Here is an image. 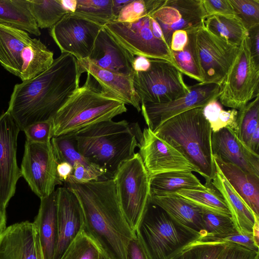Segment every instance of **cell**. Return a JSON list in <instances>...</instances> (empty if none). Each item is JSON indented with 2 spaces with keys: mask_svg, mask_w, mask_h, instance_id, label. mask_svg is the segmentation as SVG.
I'll list each match as a JSON object with an SVG mask.
<instances>
[{
  "mask_svg": "<svg viewBox=\"0 0 259 259\" xmlns=\"http://www.w3.org/2000/svg\"><path fill=\"white\" fill-rule=\"evenodd\" d=\"M79 82L76 58L61 53L48 69L15 84L7 111L22 131L30 124L52 119Z\"/></svg>",
  "mask_w": 259,
  "mask_h": 259,
  "instance_id": "cell-1",
  "label": "cell"
},
{
  "mask_svg": "<svg viewBox=\"0 0 259 259\" xmlns=\"http://www.w3.org/2000/svg\"><path fill=\"white\" fill-rule=\"evenodd\" d=\"M65 184L78 199L84 213V230L111 259H125V249L136 233L121 209L113 179Z\"/></svg>",
  "mask_w": 259,
  "mask_h": 259,
  "instance_id": "cell-2",
  "label": "cell"
},
{
  "mask_svg": "<svg viewBox=\"0 0 259 259\" xmlns=\"http://www.w3.org/2000/svg\"><path fill=\"white\" fill-rule=\"evenodd\" d=\"M142 137L137 123L125 120L99 122L75 133L77 149L90 162L112 179L119 166L135 154Z\"/></svg>",
  "mask_w": 259,
  "mask_h": 259,
  "instance_id": "cell-3",
  "label": "cell"
},
{
  "mask_svg": "<svg viewBox=\"0 0 259 259\" xmlns=\"http://www.w3.org/2000/svg\"><path fill=\"white\" fill-rule=\"evenodd\" d=\"M203 107L193 108L169 119L153 132L177 149L210 184L216 173L211 148L212 132Z\"/></svg>",
  "mask_w": 259,
  "mask_h": 259,
  "instance_id": "cell-4",
  "label": "cell"
},
{
  "mask_svg": "<svg viewBox=\"0 0 259 259\" xmlns=\"http://www.w3.org/2000/svg\"><path fill=\"white\" fill-rule=\"evenodd\" d=\"M126 111L123 103L99 90L87 74L83 85L74 91L53 117V137L76 133Z\"/></svg>",
  "mask_w": 259,
  "mask_h": 259,
  "instance_id": "cell-5",
  "label": "cell"
},
{
  "mask_svg": "<svg viewBox=\"0 0 259 259\" xmlns=\"http://www.w3.org/2000/svg\"><path fill=\"white\" fill-rule=\"evenodd\" d=\"M135 233L149 259H171L200 238L150 199Z\"/></svg>",
  "mask_w": 259,
  "mask_h": 259,
  "instance_id": "cell-6",
  "label": "cell"
},
{
  "mask_svg": "<svg viewBox=\"0 0 259 259\" xmlns=\"http://www.w3.org/2000/svg\"><path fill=\"white\" fill-rule=\"evenodd\" d=\"M54 54L25 31L0 24V64L22 81L38 75L52 65Z\"/></svg>",
  "mask_w": 259,
  "mask_h": 259,
  "instance_id": "cell-7",
  "label": "cell"
},
{
  "mask_svg": "<svg viewBox=\"0 0 259 259\" xmlns=\"http://www.w3.org/2000/svg\"><path fill=\"white\" fill-rule=\"evenodd\" d=\"M150 179L139 152L123 162L112 178L122 211L135 232L150 201Z\"/></svg>",
  "mask_w": 259,
  "mask_h": 259,
  "instance_id": "cell-8",
  "label": "cell"
},
{
  "mask_svg": "<svg viewBox=\"0 0 259 259\" xmlns=\"http://www.w3.org/2000/svg\"><path fill=\"white\" fill-rule=\"evenodd\" d=\"M187 33L202 83L221 86L238 55L239 46L212 33L204 24Z\"/></svg>",
  "mask_w": 259,
  "mask_h": 259,
  "instance_id": "cell-9",
  "label": "cell"
},
{
  "mask_svg": "<svg viewBox=\"0 0 259 259\" xmlns=\"http://www.w3.org/2000/svg\"><path fill=\"white\" fill-rule=\"evenodd\" d=\"M248 34L221 85L219 98L223 105L236 110L259 96V64L251 54Z\"/></svg>",
  "mask_w": 259,
  "mask_h": 259,
  "instance_id": "cell-10",
  "label": "cell"
},
{
  "mask_svg": "<svg viewBox=\"0 0 259 259\" xmlns=\"http://www.w3.org/2000/svg\"><path fill=\"white\" fill-rule=\"evenodd\" d=\"M146 71H135L134 85L142 103L158 104L174 100L189 91L183 74L170 62L150 59Z\"/></svg>",
  "mask_w": 259,
  "mask_h": 259,
  "instance_id": "cell-11",
  "label": "cell"
},
{
  "mask_svg": "<svg viewBox=\"0 0 259 259\" xmlns=\"http://www.w3.org/2000/svg\"><path fill=\"white\" fill-rule=\"evenodd\" d=\"M103 27L115 41L134 56L164 60L179 69L170 47L153 35L148 15L134 22L114 21Z\"/></svg>",
  "mask_w": 259,
  "mask_h": 259,
  "instance_id": "cell-12",
  "label": "cell"
},
{
  "mask_svg": "<svg viewBox=\"0 0 259 259\" xmlns=\"http://www.w3.org/2000/svg\"><path fill=\"white\" fill-rule=\"evenodd\" d=\"M57 164L51 142L26 140L20 168L21 176L40 199L51 194L56 185L62 184L57 174Z\"/></svg>",
  "mask_w": 259,
  "mask_h": 259,
  "instance_id": "cell-13",
  "label": "cell"
},
{
  "mask_svg": "<svg viewBox=\"0 0 259 259\" xmlns=\"http://www.w3.org/2000/svg\"><path fill=\"white\" fill-rule=\"evenodd\" d=\"M221 86L198 83L189 86V91L171 101L158 104L142 103L141 111L145 122L153 132L169 119L189 110L203 107L210 102L219 100Z\"/></svg>",
  "mask_w": 259,
  "mask_h": 259,
  "instance_id": "cell-14",
  "label": "cell"
},
{
  "mask_svg": "<svg viewBox=\"0 0 259 259\" xmlns=\"http://www.w3.org/2000/svg\"><path fill=\"white\" fill-rule=\"evenodd\" d=\"M103 27L73 13H68L51 28L50 35L61 53L71 54L79 60L89 57Z\"/></svg>",
  "mask_w": 259,
  "mask_h": 259,
  "instance_id": "cell-15",
  "label": "cell"
},
{
  "mask_svg": "<svg viewBox=\"0 0 259 259\" xmlns=\"http://www.w3.org/2000/svg\"><path fill=\"white\" fill-rule=\"evenodd\" d=\"M20 131L7 111L0 116V210L6 213L22 177L17 160V139Z\"/></svg>",
  "mask_w": 259,
  "mask_h": 259,
  "instance_id": "cell-16",
  "label": "cell"
},
{
  "mask_svg": "<svg viewBox=\"0 0 259 259\" xmlns=\"http://www.w3.org/2000/svg\"><path fill=\"white\" fill-rule=\"evenodd\" d=\"M140 154L151 177L177 171H195L193 166L177 149L145 128L139 143Z\"/></svg>",
  "mask_w": 259,
  "mask_h": 259,
  "instance_id": "cell-17",
  "label": "cell"
},
{
  "mask_svg": "<svg viewBox=\"0 0 259 259\" xmlns=\"http://www.w3.org/2000/svg\"><path fill=\"white\" fill-rule=\"evenodd\" d=\"M148 15L158 23L169 47L175 31L188 33L202 26L206 19L201 0H166L164 5Z\"/></svg>",
  "mask_w": 259,
  "mask_h": 259,
  "instance_id": "cell-18",
  "label": "cell"
},
{
  "mask_svg": "<svg viewBox=\"0 0 259 259\" xmlns=\"http://www.w3.org/2000/svg\"><path fill=\"white\" fill-rule=\"evenodd\" d=\"M56 190L58 241L55 259H60L69 245L84 230L85 223L76 195L65 186Z\"/></svg>",
  "mask_w": 259,
  "mask_h": 259,
  "instance_id": "cell-19",
  "label": "cell"
},
{
  "mask_svg": "<svg viewBox=\"0 0 259 259\" xmlns=\"http://www.w3.org/2000/svg\"><path fill=\"white\" fill-rule=\"evenodd\" d=\"M0 259H44L33 223H17L0 231Z\"/></svg>",
  "mask_w": 259,
  "mask_h": 259,
  "instance_id": "cell-20",
  "label": "cell"
},
{
  "mask_svg": "<svg viewBox=\"0 0 259 259\" xmlns=\"http://www.w3.org/2000/svg\"><path fill=\"white\" fill-rule=\"evenodd\" d=\"M77 67L79 80L82 73L89 74L104 94L141 111V100L134 85L133 74L124 75L102 68L89 58L77 60Z\"/></svg>",
  "mask_w": 259,
  "mask_h": 259,
  "instance_id": "cell-21",
  "label": "cell"
},
{
  "mask_svg": "<svg viewBox=\"0 0 259 259\" xmlns=\"http://www.w3.org/2000/svg\"><path fill=\"white\" fill-rule=\"evenodd\" d=\"M212 154L225 162L234 164L244 171L259 177V155L237 137L236 132L224 128L211 136Z\"/></svg>",
  "mask_w": 259,
  "mask_h": 259,
  "instance_id": "cell-22",
  "label": "cell"
},
{
  "mask_svg": "<svg viewBox=\"0 0 259 259\" xmlns=\"http://www.w3.org/2000/svg\"><path fill=\"white\" fill-rule=\"evenodd\" d=\"M135 58L103 27L97 36L88 58L102 68L122 74L133 75Z\"/></svg>",
  "mask_w": 259,
  "mask_h": 259,
  "instance_id": "cell-23",
  "label": "cell"
},
{
  "mask_svg": "<svg viewBox=\"0 0 259 259\" xmlns=\"http://www.w3.org/2000/svg\"><path fill=\"white\" fill-rule=\"evenodd\" d=\"M37 232L44 259H55L58 241L57 191L40 199L33 222Z\"/></svg>",
  "mask_w": 259,
  "mask_h": 259,
  "instance_id": "cell-24",
  "label": "cell"
},
{
  "mask_svg": "<svg viewBox=\"0 0 259 259\" xmlns=\"http://www.w3.org/2000/svg\"><path fill=\"white\" fill-rule=\"evenodd\" d=\"M150 201L162 208L179 224L198 234L200 237L205 236L201 207L175 193L150 196Z\"/></svg>",
  "mask_w": 259,
  "mask_h": 259,
  "instance_id": "cell-25",
  "label": "cell"
},
{
  "mask_svg": "<svg viewBox=\"0 0 259 259\" xmlns=\"http://www.w3.org/2000/svg\"><path fill=\"white\" fill-rule=\"evenodd\" d=\"M215 164L256 217L259 218V177L213 155Z\"/></svg>",
  "mask_w": 259,
  "mask_h": 259,
  "instance_id": "cell-26",
  "label": "cell"
},
{
  "mask_svg": "<svg viewBox=\"0 0 259 259\" xmlns=\"http://www.w3.org/2000/svg\"><path fill=\"white\" fill-rule=\"evenodd\" d=\"M216 173L211 183L220 192L230 210L238 232L252 233L257 219L250 208L241 198L216 165Z\"/></svg>",
  "mask_w": 259,
  "mask_h": 259,
  "instance_id": "cell-27",
  "label": "cell"
},
{
  "mask_svg": "<svg viewBox=\"0 0 259 259\" xmlns=\"http://www.w3.org/2000/svg\"><path fill=\"white\" fill-rule=\"evenodd\" d=\"M0 24L36 36L41 34L32 14L29 0H0Z\"/></svg>",
  "mask_w": 259,
  "mask_h": 259,
  "instance_id": "cell-28",
  "label": "cell"
},
{
  "mask_svg": "<svg viewBox=\"0 0 259 259\" xmlns=\"http://www.w3.org/2000/svg\"><path fill=\"white\" fill-rule=\"evenodd\" d=\"M150 196L171 194L181 189L204 190L206 186L190 171L161 173L150 177Z\"/></svg>",
  "mask_w": 259,
  "mask_h": 259,
  "instance_id": "cell-29",
  "label": "cell"
},
{
  "mask_svg": "<svg viewBox=\"0 0 259 259\" xmlns=\"http://www.w3.org/2000/svg\"><path fill=\"white\" fill-rule=\"evenodd\" d=\"M205 185L204 190L181 189L174 193L201 208L231 216L223 197L211 182Z\"/></svg>",
  "mask_w": 259,
  "mask_h": 259,
  "instance_id": "cell-30",
  "label": "cell"
},
{
  "mask_svg": "<svg viewBox=\"0 0 259 259\" xmlns=\"http://www.w3.org/2000/svg\"><path fill=\"white\" fill-rule=\"evenodd\" d=\"M204 25L212 33L237 46L248 33L237 17L213 15L205 19Z\"/></svg>",
  "mask_w": 259,
  "mask_h": 259,
  "instance_id": "cell-31",
  "label": "cell"
},
{
  "mask_svg": "<svg viewBox=\"0 0 259 259\" xmlns=\"http://www.w3.org/2000/svg\"><path fill=\"white\" fill-rule=\"evenodd\" d=\"M112 8V0H77L73 14L104 26L117 19Z\"/></svg>",
  "mask_w": 259,
  "mask_h": 259,
  "instance_id": "cell-32",
  "label": "cell"
},
{
  "mask_svg": "<svg viewBox=\"0 0 259 259\" xmlns=\"http://www.w3.org/2000/svg\"><path fill=\"white\" fill-rule=\"evenodd\" d=\"M32 14L39 28H52L69 13L60 0H29Z\"/></svg>",
  "mask_w": 259,
  "mask_h": 259,
  "instance_id": "cell-33",
  "label": "cell"
},
{
  "mask_svg": "<svg viewBox=\"0 0 259 259\" xmlns=\"http://www.w3.org/2000/svg\"><path fill=\"white\" fill-rule=\"evenodd\" d=\"M75 133L53 137L52 138L51 143L57 163L67 162L72 166L76 162L86 165L93 164L79 152Z\"/></svg>",
  "mask_w": 259,
  "mask_h": 259,
  "instance_id": "cell-34",
  "label": "cell"
},
{
  "mask_svg": "<svg viewBox=\"0 0 259 259\" xmlns=\"http://www.w3.org/2000/svg\"><path fill=\"white\" fill-rule=\"evenodd\" d=\"M236 135L247 147L250 138L259 126V96L238 111Z\"/></svg>",
  "mask_w": 259,
  "mask_h": 259,
  "instance_id": "cell-35",
  "label": "cell"
},
{
  "mask_svg": "<svg viewBox=\"0 0 259 259\" xmlns=\"http://www.w3.org/2000/svg\"><path fill=\"white\" fill-rule=\"evenodd\" d=\"M218 101H212L202 108L203 115L209 123L212 133L224 128H231L236 132L238 110L235 109L225 110Z\"/></svg>",
  "mask_w": 259,
  "mask_h": 259,
  "instance_id": "cell-36",
  "label": "cell"
},
{
  "mask_svg": "<svg viewBox=\"0 0 259 259\" xmlns=\"http://www.w3.org/2000/svg\"><path fill=\"white\" fill-rule=\"evenodd\" d=\"M101 248L83 230L71 242L60 259H100Z\"/></svg>",
  "mask_w": 259,
  "mask_h": 259,
  "instance_id": "cell-37",
  "label": "cell"
},
{
  "mask_svg": "<svg viewBox=\"0 0 259 259\" xmlns=\"http://www.w3.org/2000/svg\"><path fill=\"white\" fill-rule=\"evenodd\" d=\"M202 220L205 236H224L238 232L230 215L202 208Z\"/></svg>",
  "mask_w": 259,
  "mask_h": 259,
  "instance_id": "cell-38",
  "label": "cell"
},
{
  "mask_svg": "<svg viewBox=\"0 0 259 259\" xmlns=\"http://www.w3.org/2000/svg\"><path fill=\"white\" fill-rule=\"evenodd\" d=\"M247 31L259 26V0H229Z\"/></svg>",
  "mask_w": 259,
  "mask_h": 259,
  "instance_id": "cell-39",
  "label": "cell"
},
{
  "mask_svg": "<svg viewBox=\"0 0 259 259\" xmlns=\"http://www.w3.org/2000/svg\"><path fill=\"white\" fill-rule=\"evenodd\" d=\"M171 52L176 64L182 73L202 83V78L189 39L187 45L182 51Z\"/></svg>",
  "mask_w": 259,
  "mask_h": 259,
  "instance_id": "cell-40",
  "label": "cell"
},
{
  "mask_svg": "<svg viewBox=\"0 0 259 259\" xmlns=\"http://www.w3.org/2000/svg\"><path fill=\"white\" fill-rule=\"evenodd\" d=\"M226 244L195 241L182 251V259H218Z\"/></svg>",
  "mask_w": 259,
  "mask_h": 259,
  "instance_id": "cell-41",
  "label": "cell"
},
{
  "mask_svg": "<svg viewBox=\"0 0 259 259\" xmlns=\"http://www.w3.org/2000/svg\"><path fill=\"white\" fill-rule=\"evenodd\" d=\"M196 241L203 243H234L259 252V245L255 242L252 233L237 232L224 236L206 235L200 237Z\"/></svg>",
  "mask_w": 259,
  "mask_h": 259,
  "instance_id": "cell-42",
  "label": "cell"
},
{
  "mask_svg": "<svg viewBox=\"0 0 259 259\" xmlns=\"http://www.w3.org/2000/svg\"><path fill=\"white\" fill-rule=\"evenodd\" d=\"M26 140L39 143L51 142L53 137L52 119L40 121L30 124L23 131Z\"/></svg>",
  "mask_w": 259,
  "mask_h": 259,
  "instance_id": "cell-43",
  "label": "cell"
},
{
  "mask_svg": "<svg viewBox=\"0 0 259 259\" xmlns=\"http://www.w3.org/2000/svg\"><path fill=\"white\" fill-rule=\"evenodd\" d=\"M73 171L70 178L78 183H87L100 180H107L104 172L98 166L92 164L84 165L78 162L73 166Z\"/></svg>",
  "mask_w": 259,
  "mask_h": 259,
  "instance_id": "cell-44",
  "label": "cell"
},
{
  "mask_svg": "<svg viewBox=\"0 0 259 259\" xmlns=\"http://www.w3.org/2000/svg\"><path fill=\"white\" fill-rule=\"evenodd\" d=\"M147 15L144 0H133L121 10L116 21L134 22Z\"/></svg>",
  "mask_w": 259,
  "mask_h": 259,
  "instance_id": "cell-45",
  "label": "cell"
},
{
  "mask_svg": "<svg viewBox=\"0 0 259 259\" xmlns=\"http://www.w3.org/2000/svg\"><path fill=\"white\" fill-rule=\"evenodd\" d=\"M218 259H259V252L236 243H226Z\"/></svg>",
  "mask_w": 259,
  "mask_h": 259,
  "instance_id": "cell-46",
  "label": "cell"
},
{
  "mask_svg": "<svg viewBox=\"0 0 259 259\" xmlns=\"http://www.w3.org/2000/svg\"><path fill=\"white\" fill-rule=\"evenodd\" d=\"M206 18L213 15L236 17L229 0H201Z\"/></svg>",
  "mask_w": 259,
  "mask_h": 259,
  "instance_id": "cell-47",
  "label": "cell"
},
{
  "mask_svg": "<svg viewBox=\"0 0 259 259\" xmlns=\"http://www.w3.org/2000/svg\"><path fill=\"white\" fill-rule=\"evenodd\" d=\"M125 259H149L136 234L128 242Z\"/></svg>",
  "mask_w": 259,
  "mask_h": 259,
  "instance_id": "cell-48",
  "label": "cell"
},
{
  "mask_svg": "<svg viewBox=\"0 0 259 259\" xmlns=\"http://www.w3.org/2000/svg\"><path fill=\"white\" fill-rule=\"evenodd\" d=\"M188 42V35L186 31L178 30L171 35L170 48L175 52L182 51Z\"/></svg>",
  "mask_w": 259,
  "mask_h": 259,
  "instance_id": "cell-49",
  "label": "cell"
},
{
  "mask_svg": "<svg viewBox=\"0 0 259 259\" xmlns=\"http://www.w3.org/2000/svg\"><path fill=\"white\" fill-rule=\"evenodd\" d=\"M248 45L251 54L259 64V26L248 31Z\"/></svg>",
  "mask_w": 259,
  "mask_h": 259,
  "instance_id": "cell-50",
  "label": "cell"
},
{
  "mask_svg": "<svg viewBox=\"0 0 259 259\" xmlns=\"http://www.w3.org/2000/svg\"><path fill=\"white\" fill-rule=\"evenodd\" d=\"M73 166L67 162H62L57 164V174L59 181L61 184L68 181L72 175Z\"/></svg>",
  "mask_w": 259,
  "mask_h": 259,
  "instance_id": "cell-51",
  "label": "cell"
},
{
  "mask_svg": "<svg viewBox=\"0 0 259 259\" xmlns=\"http://www.w3.org/2000/svg\"><path fill=\"white\" fill-rule=\"evenodd\" d=\"M150 67V59L143 56H136L133 63L135 71H146Z\"/></svg>",
  "mask_w": 259,
  "mask_h": 259,
  "instance_id": "cell-52",
  "label": "cell"
},
{
  "mask_svg": "<svg viewBox=\"0 0 259 259\" xmlns=\"http://www.w3.org/2000/svg\"><path fill=\"white\" fill-rule=\"evenodd\" d=\"M149 17L150 28L153 35L157 39L166 43L162 30L159 24L152 17L149 16Z\"/></svg>",
  "mask_w": 259,
  "mask_h": 259,
  "instance_id": "cell-53",
  "label": "cell"
},
{
  "mask_svg": "<svg viewBox=\"0 0 259 259\" xmlns=\"http://www.w3.org/2000/svg\"><path fill=\"white\" fill-rule=\"evenodd\" d=\"M248 147L254 153L258 154L259 148V126L253 133L249 141Z\"/></svg>",
  "mask_w": 259,
  "mask_h": 259,
  "instance_id": "cell-54",
  "label": "cell"
},
{
  "mask_svg": "<svg viewBox=\"0 0 259 259\" xmlns=\"http://www.w3.org/2000/svg\"><path fill=\"white\" fill-rule=\"evenodd\" d=\"M133 0L117 1L112 0V11L114 15L117 18L119 12L127 4L130 3Z\"/></svg>",
  "mask_w": 259,
  "mask_h": 259,
  "instance_id": "cell-55",
  "label": "cell"
},
{
  "mask_svg": "<svg viewBox=\"0 0 259 259\" xmlns=\"http://www.w3.org/2000/svg\"><path fill=\"white\" fill-rule=\"evenodd\" d=\"M63 8L69 13H74L75 11L77 0H60Z\"/></svg>",
  "mask_w": 259,
  "mask_h": 259,
  "instance_id": "cell-56",
  "label": "cell"
},
{
  "mask_svg": "<svg viewBox=\"0 0 259 259\" xmlns=\"http://www.w3.org/2000/svg\"><path fill=\"white\" fill-rule=\"evenodd\" d=\"M252 234L255 242L259 245V219H257L255 221L252 228Z\"/></svg>",
  "mask_w": 259,
  "mask_h": 259,
  "instance_id": "cell-57",
  "label": "cell"
},
{
  "mask_svg": "<svg viewBox=\"0 0 259 259\" xmlns=\"http://www.w3.org/2000/svg\"><path fill=\"white\" fill-rule=\"evenodd\" d=\"M6 214L0 210V231L6 227Z\"/></svg>",
  "mask_w": 259,
  "mask_h": 259,
  "instance_id": "cell-58",
  "label": "cell"
},
{
  "mask_svg": "<svg viewBox=\"0 0 259 259\" xmlns=\"http://www.w3.org/2000/svg\"><path fill=\"white\" fill-rule=\"evenodd\" d=\"M100 259H111L102 250H101Z\"/></svg>",
  "mask_w": 259,
  "mask_h": 259,
  "instance_id": "cell-59",
  "label": "cell"
},
{
  "mask_svg": "<svg viewBox=\"0 0 259 259\" xmlns=\"http://www.w3.org/2000/svg\"><path fill=\"white\" fill-rule=\"evenodd\" d=\"M171 259H182V251L178 253Z\"/></svg>",
  "mask_w": 259,
  "mask_h": 259,
  "instance_id": "cell-60",
  "label": "cell"
}]
</instances>
